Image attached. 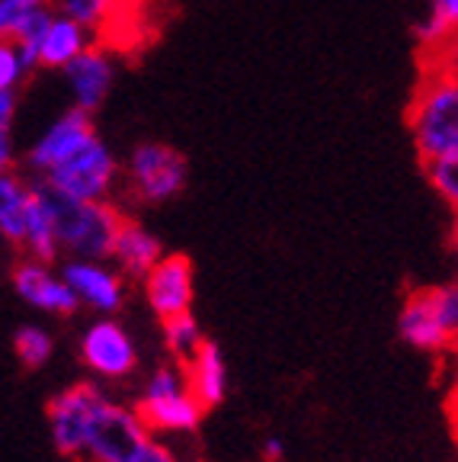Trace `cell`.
Here are the masks:
<instances>
[{
    "mask_svg": "<svg viewBox=\"0 0 458 462\" xmlns=\"http://www.w3.org/2000/svg\"><path fill=\"white\" fill-rule=\"evenodd\" d=\"M36 189L42 196L45 209H49L58 245H65L68 251L80 254L87 260H100L113 254V241L122 228V218L113 209H106L100 202H84V199H71V196H61L49 183Z\"/></svg>",
    "mask_w": 458,
    "mask_h": 462,
    "instance_id": "cell-1",
    "label": "cell"
},
{
    "mask_svg": "<svg viewBox=\"0 0 458 462\" xmlns=\"http://www.w3.org/2000/svg\"><path fill=\"white\" fill-rule=\"evenodd\" d=\"M417 152L423 161L458 158V87L455 74H433L420 87L410 113Z\"/></svg>",
    "mask_w": 458,
    "mask_h": 462,
    "instance_id": "cell-2",
    "label": "cell"
},
{
    "mask_svg": "<svg viewBox=\"0 0 458 462\" xmlns=\"http://www.w3.org/2000/svg\"><path fill=\"white\" fill-rule=\"evenodd\" d=\"M113 173L115 161L109 148L96 135H90L71 158L45 171V183L61 196H71V199L100 202L106 196L109 183H113Z\"/></svg>",
    "mask_w": 458,
    "mask_h": 462,
    "instance_id": "cell-3",
    "label": "cell"
},
{
    "mask_svg": "<svg viewBox=\"0 0 458 462\" xmlns=\"http://www.w3.org/2000/svg\"><path fill=\"white\" fill-rule=\"evenodd\" d=\"M144 440H148V427L142 424V418L103 398L87 427L84 456H90L94 462H129Z\"/></svg>",
    "mask_w": 458,
    "mask_h": 462,
    "instance_id": "cell-4",
    "label": "cell"
},
{
    "mask_svg": "<svg viewBox=\"0 0 458 462\" xmlns=\"http://www.w3.org/2000/svg\"><path fill=\"white\" fill-rule=\"evenodd\" d=\"M132 177L142 199L164 202L187 183V158L167 144H142L132 154Z\"/></svg>",
    "mask_w": 458,
    "mask_h": 462,
    "instance_id": "cell-5",
    "label": "cell"
},
{
    "mask_svg": "<svg viewBox=\"0 0 458 462\" xmlns=\"http://www.w3.org/2000/svg\"><path fill=\"white\" fill-rule=\"evenodd\" d=\"M103 395L90 385H78L68 389L65 395H58L51 402V437H55L58 449L65 453H84L87 427L94 420V411L100 408Z\"/></svg>",
    "mask_w": 458,
    "mask_h": 462,
    "instance_id": "cell-6",
    "label": "cell"
},
{
    "mask_svg": "<svg viewBox=\"0 0 458 462\" xmlns=\"http://www.w3.org/2000/svg\"><path fill=\"white\" fill-rule=\"evenodd\" d=\"M148 302L160 318H173L189 311L193 302V263L179 254L158 257V263L148 270Z\"/></svg>",
    "mask_w": 458,
    "mask_h": 462,
    "instance_id": "cell-7",
    "label": "cell"
},
{
    "mask_svg": "<svg viewBox=\"0 0 458 462\" xmlns=\"http://www.w3.org/2000/svg\"><path fill=\"white\" fill-rule=\"evenodd\" d=\"M90 135H96L94 119H90V113H84V109L74 106L71 113L61 116V119H58V123L51 125V129L45 132L36 144H32V152H29V164L36 167V171H51L55 164H61L65 158H71V154L78 152L80 144H84Z\"/></svg>",
    "mask_w": 458,
    "mask_h": 462,
    "instance_id": "cell-8",
    "label": "cell"
},
{
    "mask_svg": "<svg viewBox=\"0 0 458 462\" xmlns=\"http://www.w3.org/2000/svg\"><path fill=\"white\" fill-rule=\"evenodd\" d=\"M84 360L103 375H125L135 366V346L119 325L100 321L84 337Z\"/></svg>",
    "mask_w": 458,
    "mask_h": 462,
    "instance_id": "cell-9",
    "label": "cell"
},
{
    "mask_svg": "<svg viewBox=\"0 0 458 462\" xmlns=\"http://www.w3.org/2000/svg\"><path fill=\"white\" fill-rule=\"evenodd\" d=\"M68 71V84L74 90V100H78V109L84 113H94L103 100H106L109 80H113V65L103 51H80L65 65Z\"/></svg>",
    "mask_w": 458,
    "mask_h": 462,
    "instance_id": "cell-10",
    "label": "cell"
},
{
    "mask_svg": "<svg viewBox=\"0 0 458 462\" xmlns=\"http://www.w3.org/2000/svg\"><path fill=\"white\" fill-rule=\"evenodd\" d=\"M16 282V292H20L26 302L39 305V309H49V311H58V315H71L78 311L80 299L71 292L65 280H55L45 267L39 263H23L14 276Z\"/></svg>",
    "mask_w": 458,
    "mask_h": 462,
    "instance_id": "cell-11",
    "label": "cell"
},
{
    "mask_svg": "<svg viewBox=\"0 0 458 462\" xmlns=\"http://www.w3.org/2000/svg\"><path fill=\"white\" fill-rule=\"evenodd\" d=\"M138 418L148 430H193L202 418V404L193 392H177L164 398H144Z\"/></svg>",
    "mask_w": 458,
    "mask_h": 462,
    "instance_id": "cell-12",
    "label": "cell"
},
{
    "mask_svg": "<svg viewBox=\"0 0 458 462\" xmlns=\"http://www.w3.org/2000/svg\"><path fill=\"white\" fill-rule=\"evenodd\" d=\"M61 280L71 286L74 296L100 311H115L122 305V282L96 263H68Z\"/></svg>",
    "mask_w": 458,
    "mask_h": 462,
    "instance_id": "cell-13",
    "label": "cell"
},
{
    "mask_svg": "<svg viewBox=\"0 0 458 462\" xmlns=\"http://www.w3.org/2000/svg\"><path fill=\"white\" fill-rule=\"evenodd\" d=\"M78 20L71 16H51L49 29L42 32V42H39V65L45 68H65L74 55H80L87 45V36Z\"/></svg>",
    "mask_w": 458,
    "mask_h": 462,
    "instance_id": "cell-14",
    "label": "cell"
},
{
    "mask_svg": "<svg viewBox=\"0 0 458 462\" xmlns=\"http://www.w3.org/2000/svg\"><path fill=\"white\" fill-rule=\"evenodd\" d=\"M398 328H401V337L408 340V344L423 346V350H439V346H445L452 337L436 321V315H433L426 292H423V296H410V302L404 305V311H401V325Z\"/></svg>",
    "mask_w": 458,
    "mask_h": 462,
    "instance_id": "cell-15",
    "label": "cell"
},
{
    "mask_svg": "<svg viewBox=\"0 0 458 462\" xmlns=\"http://www.w3.org/2000/svg\"><path fill=\"white\" fill-rule=\"evenodd\" d=\"M224 389H228V369H224L222 350L202 340L193 356V395L199 398L202 408H212L224 398Z\"/></svg>",
    "mask_w": 458,
    "mask_h": 462,
    "instance_id": "cell-16",
    "label": "cell"
},
{
    "mask_svg": "<svg viewBox=\"0 0 458 462\" xmlns=\"http://www.w3.org/2000/svg\"><path fill=\"white\" fill-rule=\"evenodd\" d=\"M113 254L125 263V270H129L132 276H144L158 263L160 245L154 235H148V231L142 228V225L122 222L119 235H115V241H113Z\"/></svg>",
    "mask_w": 458,
    "mask_h": 462,
    "instance_id": "cell-17",
    "label": "cell"
},
{
    "mask_svg": "<svg viewBox=\"0 0 458 462\" xmlns=\"http://www.w3.org/2000/svg\"><path fill=\"white\" fill-rule=\"evenodd\" d=\"M23 241H29L36 260L49 263L55 260L58 254V241H55V228H51V218H49V209H45L42 196L39 189H29V199H26V235Z\"/></svg>",
    "mask_w": 458,
    "mask_h": 462,
    "instance_id": "cell-18",
    "label": "cell"
},
{
    "mask_svg": "<svg viewBox=\"0 0 458 462\" xmlns=\"http://www.w3.org/2000/svg\"><path fill=\"white\" fill-rule=\"evenodd\" d=\"M26 199L29 189L16 177L0 171V231L10 241H23L26 235Z\"/></svg>",
    "mask_w": 458,
    "mask_h": 462,
    "instance_id": "cell-19",
    "label": "cell"
},
{
    "mask_svg": "<svg viewBox=\"0 0 458 462\" xmlns=\"http://www.w3.org/2000/svg\"><path fill=\"white\" fill-rule=\"evenodd\" d=\"M164 321H167V344H170V350L177 356H183V360H193L196 350H199V344H202L199 325L193 321V315L183 311V315L164 318Z\"/></svg>",
    "mask_w": 458,
    "mask_h": 462,
    "instance_id": "cell-20",
    "label": "cell"
},
{
    "mask_svg": "<svg viewBox=\"0 0 458 462\" xmlns=\"http://www.w3.org/2000/svg\"><path fill=\"white\" fill-rule=\"evenodd\" d=\"M458 26V0H433L430 7V20L423 23L420 36L423 42H443V39H449L452 32H455Z\"/></svg>",
    "mask_w": 458,
    "mask_h": 462,
    "instance_id": "cell-21",
    "label": "cell"
},
{
    "mask_svg": "<svg viewBox=\"0 0 458 462\" xmlns=\"http://www.w3.org/2000/svg\"><path fill=\"white\" fill-rule=\"evenodd\" d=\"M16 354L26 366H42L51 356V337L42 328H23L16 334Z\"/></svg>",
    "mask_w": 458,
    "mask_h": 462,
    "instance_id": "cell-22",
    "label": "cell"
},
{
    "mask_svg": "<svg viewBox=\"0 0 458 462\" xmlns=\"http://www.w3.org/2000/svg\"><path fill=\"white\" fill-rule=\"evenodd\" d=\"M426 171H430V183L436 187V193L443 196L449 206H455L458 202V158L426 161Z\"/></svg>",
    "mask_w": 458,
    "mask_h": 462,
    "instance_id": "cell-23",
    "label": "cell"
},
{
    "mask_svg": "<svg viewBox=\"0 0 458 462\" xmlns=\"http://www.w3.org/2000/svg\"><path fill=\"white\" fill-rule=\"evenodd\" d=\"M426 299H430V309H433V315H436L439 325H443L449 334H455V328H458V292H455V286L433 289V292H426Z\"/></svg>",
    "mask_w": 458,
    "mask_h": 462,
    "instance_id": "cell-24",
    "label": "cell"
},
{
    "mask_svg": "<svg viewBox=\"0 0 458 462\" xmlns=\"http://www.w3.org/2000/svg\"><path fill=\"white\" fill-rule=\"evenodd\" d=\"M23 78L20 51L10 36H0V90H14Z\"/></svg>",
    "mask_w": 458,
    "mask_h": 462,
    "instance_id": "cell-25",
    "label": "cell"
},
{
    "mask_svg": "<svg viewBox=\"0 0 458 462\" xmlns=\"http://www.w3.org/2000/svg\"><path fill=\"white\" fill-rule=\"evenodd\" d=\"M109 0H65V16L78 20L80 26H96L109 14Z\"/></svg>",
    "mask_w": 458,
    "mask_h": 462,
    "instance_id": "cell-26",
    "label": "cell"
},
{
    "mask_svg": "<svg viewBox=\"0 0 458 462\" xmlns=\"http://www.w3.org/2000/svg\"><path fill=\"white\" fill-rule=\"evenodd\" d=\"M177 392H187V379L177 369H158V373L151 375L148 395L144 398H164V395H177Z\"/></svg>",
    "mask_w": 458,
    "mask_h": 462,
    "instance_id": "cell-27",
    "label": "cell"
},
{
    "mask_svg": "<svg viewBox=\"0 0 458 462\" xmlns=\"http://www.w3.org/2000/svg\"><path fill=\"white\" fill-rule=\"evenodd\" d=\"M45 0H0V23H4V32L14 26L20 16H26L29 10L42 7Z\"/></svg>",
    "mask_w": 458,
    "mask_h": 462,
    "instance_id": "cell-28",
    "label": "cell"
},
{
    "mask_svg": "<svg viewBox=\"0 0 458 462\" xmlns=\"http://www.w3.org/2000/svg\"><path fill=\"white\" fill-rule=\"evenodd\" d=\"M129 462H177L170 453H167L164 447H158V443H151V437L142 443V449H138L135 456H132Z\"/></svg>",
    "mask_w": 458,
    "mask_h": 462,
    "instance_id": "cell-29",
    "label": "cell"
},
{
    "mask_svg": "<svg viewBox=\"0 0 458 462\" xmlns=\"http://www.w3.org/2000/svg\"><path fill=\"white\" fill-rule=\"evenodd\" d=\"M263 456H266V459H270V462H279L282 456H286V447H282L279 440H266Z\"/></svg>",
    "mask_w": 458,
    "mask_h": 462,
    "instance_id": "cell-30",
    "label": "cell"
},
{
    "mask_svg": "<svg viewBox=\"0 0 458 462\" xmlns=\"http://www.w3.org/2000/svg\"><path fill=\"white\" fill-rule=\"evenodd\" d=\"M0 36H4V23H0Z\"/></svg>",
    "mask_w": 458,
    "mask_h": 462,
    "instance_id": "cell-31",
    "label": "cell"
}]
</instances>
